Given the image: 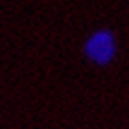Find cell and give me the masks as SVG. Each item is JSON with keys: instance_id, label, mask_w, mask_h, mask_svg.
Listing matches in <instances>:
<instances>
[{"instance_id": "cell-1", "label": "cell", "mask_w": 129, "mask_h": 129, "mask_svg": "<svg viewBox=\"0 0 129 129\" xmlns=\"http://www.w3.org/2000/svg\"><path fill=\"white\" fill-rule=\"evenodd\" d=\"M83 52L87 59L92 61L98 67H107L114 61L116 52H118V43L116 35L111 30H98L85 41Z\"/></svg>"}]
</instances>
